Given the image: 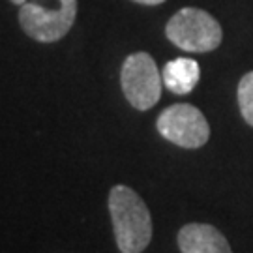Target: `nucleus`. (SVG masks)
Masks as SVG:
<instances>
[{
    "mask_svg": "<svg viewBox=\"0 0 253 253\" xmlns=\"http://www.w3.org/2000/svg\"><path fill=\"white\" fill-rule=\"evenodd\" d=\"M109 212L117 246L122 253H141L152 240V217L145 201L127 186L118 184L109 193Z\"/></svg>",
    "mask_w": 253,
    "mask_h": 253,
    "instance_id": "1",
    "label": "nucleus"
},
{
    "mask_svg": "<svg viewBox=\"0 0 253 253\" xmlns=\"http://www.w3.org/2000/svg\"><path fill=\"white\" fill-rule=\"evenodd\" d=\"M162 79L167 90L184 96L197 86L201 79V68L191 58H174L163 66Z\"/></svg>",
    "mask_w": 253,
    "mask_h": 253,
    "instance_id": "7",
    "label": "nucleus"
},
{
    "mask_svg": "<svg viewBox=\"0 0 253 253\" xmlns=\"http://www.w3.org/2000/svg\"><path fill=\"white\" fill-rule=\"evenodd\" d=\"M162 73L156 60L145 51L129 54L120 70L122 92L137 111L152 109L162 98Z\"/></svg>",
    "mask_w": 253,
    "mask_h": 253,
    "instance_id": "3",
    "label": "nucleus"
},
{
    "mask_svg": "<svg viewBox=\"0 0 253 253\" xmlns=\"http://www.w3.org/2000/svg\"><path fill=\"white\" fill-rule=\"evenodd\" d=\"M75 17L77 0H60V6L56 9L25 2L19 11V25L28 38L42 43H54L72 30Z\"/></svg>",
    "mask_w": 253,
    "mask_h": 253,
    "instance_id": "4",
    "label": "nucleus"
},
{
    "mask_svg": "<svg viewBox=\"0 0 253 253\" xmlns=\"http://www.w3.org/2000/svg\"><path fill=\"white\" fill-rule=\"evenodd\" d=\"M137 4H145V6H158V4H163L165 0H133Z\"/></svg>",
    "mask_w": 253,
    "mask_h": 253,
    "instance_id": "9",
    "label": "nucleus"
},
{
    "mask_svg": "<svg viewBox=\"0 0 253 253\" xmlns=\"http://www.w3.org/2000/svg\"><path fill=\"white\" fill-rule=\"evenodd\" d=\"M178 248L182 253H233L221 231L207 223H188L182 227Z\"/></svg>",
    "mask_w": 253,
    "mask_h": 253,
    "instance_id": "6",
    "label": "nucleus"
},
{
    "mask_svg": "<svg viewBox=\"0 0 253 253\" xmlns=\"http://www.w3.org/2000/svg\"><path fill=\"white\" fill-rule=\"evenodd\" d=\"M9 2H11V4H17V6H23L27 0H9Z\"/></svg>",
    "mask_w": 253,
    "mask_h": 253,
    "instance_id": "10",
    "label": "nucleus"
},
{
    "mask_svg": "<svg viewBox=\"0 0 253 253\" xmlns=\"http://www.w3.org/2000/svg\"><path fill=\"white\" fill-rule=\"evenodd\" d=\"M165 36L172 45L188 53H210L221 45V25L208 11L182 8L165 25Z\"/></svg>",
    "mask_w": 253,
    "mask_h": 253,
    "instance_id": "2",
    "label": "nucleus"
},
{
    "mask_svg": "<svg viewBox=\"0 0 253 253\" xmlns=\"http://www.w3.org/2000/svg\"><path fill=\"white\" fill-rule=\"evenodd\" d=\"M158 131L163 139L182 148H199L210 139L207 118L195 105L174 103L158 117Z\"/></svg>",
    "mask_w": 253,
    "mask_h": 253,
    "instance_id": "5",
    "label": "nucleus"
},
{
    "mask_svg": "<svg viewBox=\"0 0 253 253\" xmlns=\"http://www.w3.org/2000/svg\"><path fill=\"white\" fill-rule=\"evenodd\" d=\"M236 98H238V107H240L246 124L253 127V72H248L240 79Z\"/></svg>",
    "mask_w": 253,
    "mask_h": 253,
    "instance_id": "8",
    "label": "nucleus"
}]
</instances>
